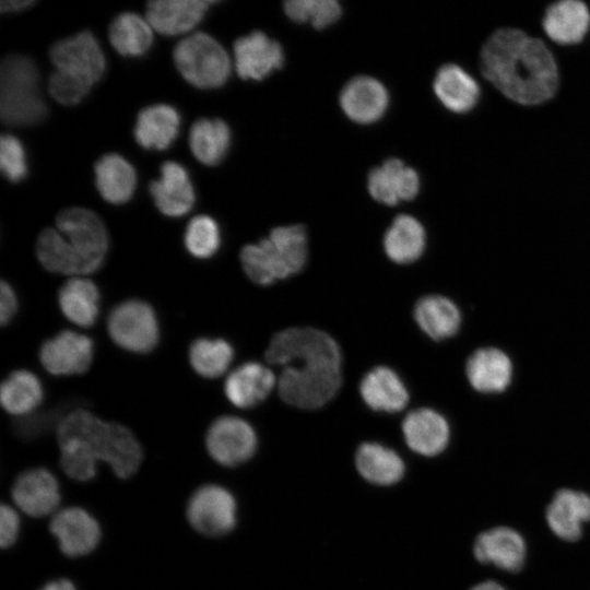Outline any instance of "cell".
<instances>
[{
	"label": "cell",
	"mask_w": 590,
	"mask_h": 590,
	"mask_svg": "<svg viewBox=\"0 0 590 590\" xmlns=\"http://www.w3.org/2000/svg\"><path fill=\"white\" fill-rule=\"evenodd\" d=\"M271 365L282 367L278 388L281 399L299 409H317L338 392L341 352L326 332L294 327L273 335L266 351Z\"/></svg>",
	"instance_id": "1"
},
{
	"label": "cell",
	"mask_w": 590,
	"mask_h": 590,
	"mask_svg": "<svg viewBox=\"0 0 590 590\" xmlns=\"http://www.w3.org/2000/svg\"><path fill=\"white\" fill-rule=\"evenodd\" d=\"M480 64L487 81L521 105L544 103L558 87V69L551 50L520 30L495 31L482 47Z\"/></svg>",
	"instance_id": "2"
},
{
	"label": "cell",
	"mask_w": 590,
	"mask_h": 590,
	"mask_svg": "<svg viewBox=\"0 0 590 590\" xmlns=\"http://www.w3.org/2000/svg\"><path fill=\"white\" fill-rule=\"evenodd\" d=\"M57 440L58 444L82 445L121 479L134 474L143 457L139 440L128 427L105 422L84 409H73L61 418L57 425Z\"/></svg>",
	"instance_id": "3"
},
{
	"label": "cell",
	"mask_w": 590,
	"mask_h": 590,
	"mask_svg": "<svg viewBox=\"0 0 590 590\" xmlns=\"http://www.w3.org/2000/svg\"><path fill=\"white\" fill-rule=\"evenodd\" d=\"M307 260V235L304 226L273 228L267 238L249 244L240 251L247 276L259 285H270L303 270Z\"/></svg>",
	"instance_id": "4"
},
{
	"label": "cell",
	"mask_w": 590,
	"mask_h": 590,
	"mask_svg": "<svg viewBox=\"0 0 590 590\" xmlns=\"http://www.w3.org/2000/svg\"><path fill=\"white\" fill-rule=\"evenodd\" d=\"M38 69L33 59L8 55L0 66V118L10 127L35 126L47 116L38 88Z\"/></svg>",
	"instance_id": "5"
},
{
	"label": "cell",
	"mask_w": 590,
	"mask_h": 590,
	"mask_svg": "<svg viewBox=\"0 0 590 590\" xmlns=\"http://www.w3.org/2000/svg\"><path fill=\"white\" fill-rule=\"evenodd\" d=\"M176 68L198 88L222 86L231 74V60L223 46L205 33H194L174 48Z\"/></svg>",
	"instance_id": "6"
},
{
	"label": "cell",
	"mask_w": 590,
	"mask_h": 590,
	"mask_svg": "<svg viewBox=\"0 0 590 590\" xmlns=\"http://www.w3.org/2000/svg\"><path fill=\"white\" fill-rule=\"evenodd\" d=\"M56 228L80 259L85 274L102 267L108 249V234L94 212L84 208L64 209L56 217Z\"/></svg>",
	"instance_id": "7"
},
{
	"label": "cell",
	"mask_w": 590,
	"mask_h": 590,
	"mask_svg": "<svg viewBox=\"0 0 590 590\" xmlns=\"http://www.w3.org/2000/svg\"><path fill=\"white\" fill-rule=\"evenodd\" d=\"M107 329L121 349L143 354L151 352L160 339V326L152 306L141 299H127L113 308Z\"/></svg>",
	"instance_id": "8"
},
{
	"label": "cell",
	"mask_w": 590,
	"mask_h": 590,
	"mask_svg": "<svg viewBox=\"0 0 590 590\" xmlns=\"http://www.w3.org/2000/svg\"><path fill=\"white\" fill-rule=\"evenodd\" d=\"M187 519L190 526L203 535H224L236 526V499L227 488L221 485H203L189 498Z\"/></svg>",
	"instance_id": "9"
},
{
	"label": "cell",
	"mask_w": 590,
	"mask_h": 590,
	"mask_svg": "<svg viewBox=\"0 0 590 590\" xmlns=\"http://www.w3.org/2000/svg\"><path fill=\"white\" fill-rule=\"evenodd\" d=\"M205 447L215 462L224 467H236L253 456L257 435L245 420L231 415L221 416L208 428Z\"/></svg>",
	"instance_id": "10"
},
{
	"label": "cell",
	"mask_w": 590,
	"mask_h": 590,
	"mask_svg": "<svg viewBox=\"0 0 590 590\" xmlns=\"http://www.w3.org/2000/svg\"><path fill=\"white\" fill-rule=\"evenodd\" d=\"M49 57L56 70L78 75L91 84L99 81L105 73V56L90 31H82L55 43Z\"/></svg>",
	"instance_id": "11"
},
{
	"label": "cell",
	"mask_w": 590,
	"mask_h": 590,
	"mask_svg": "<svg viewBox=\"0 0 590 590\" xmlns=\"http://www.w3.org/2000/svg\"><path fill=\"white\" fill-rule=\"evenodd\" d=\"M94 357L91 338L64 330L46 340L39 349L43 367L55 376H71L85 373Z\"/></svg>",
	"instance_id": "12"
},
{
	"label": "cell",
	"mask_w": 590,
	"mask_h": 590,
	"mask_svg": "<svg viewBox=\"0 0 590 590\" xmlns=\"http://www.w3.org/2000/svg\"><path fill=\"white\" fill-rule=\"evenodd\" d=\"M49 530L57 539L61 552L69 557L91 553L101 539L98 522L80 507H67L58 510L51 517Z\"/></svg>",
	"instance_id": "13"
},
{
	"label": "cell",
	"mask_w": 590,
	"mask_h": 590,
	"mask_svg": "<svg viewBox=\"0 0 590 590\" xmlns=\"http://www.w3.org/2000/svg\"><path fill=\"white\" fill-rule=\"evenodd\" d=\"M11 495L15 506L31 517L40 518L58 511L59 484L44 468L21 473L13 483Z\"/></svg>",
	"instance_id": "14"
},
{
	"label": "cell",
	"mask_w": 590,
	"mask_h": 590,
	"mask_svg": "<svg viewBox=\"0 0 590 590\" xmlns=\"http://www.w3.org/2000/svg\"><path fill=\"white\" fill-rule=\"evenodd\" d=\"M235 67L244 80H262L282 67L281 45L262 32H252L234 43Z\"/></svg>",
	"instance_id": "15"
},
{
	"label": "cell",
	"mask_w": 590,
	"mask_h": 590,
	"mask_svg": "<svg viewBox=\"0 0 590 590\" xmlns=\"http://www.w3.org/2000/svg\"><path fill=\"white\" fill-rule=\"evenodd\" d=\"M150 192L156 208L172 217L188 213L194 203V190L188 172L172 161L162 164L161 178L151 182Z\"/></svg>",
	"instance_id": "16"
},
{
	"label": "cell",
	"mask_w": 590,
	"mask_h": 590,
	"mask_svg": "<svg viewBox=\"0 0 590 590\" xmlns=\"http://www.w3.org/2000/svg\"><path fill=\"white\" fill-rule=\"evenodd\" d=\"M402 433L408 447L425 457L442 452L450 436L446 418L432 409L410 412L402 423Z\"/></svg>",
	"instance_id": "17"
},
{
	"label": "cell",
	"mask_w": 590,
	"mask_h": 590,
	"mask_svg": "<svg viewBox=\"0 0 590 590\" xmlns=\"http://www.w3.org/2000/svg\"><path fill=\"white\" fill-rule=\"evenodd\" d=\"M473 552L475 558L484 564L508 570H519L526 558L523 538L508 527H496L482 532L475 540Z\"/></svg>",
	"instance_id": "18"
},
{
	"label": "cell",
	"mask_w": 590,
	"mask_h": 590,
	"mask_svg": "<svg viewBox=\"0 0 590 590\" xmlns=\"http://www.w3.org/2000/svg\"><path fill=\"white\" fill-rule=\"evenodd\" d=\"M368 190L376 201L394 205L402 200H412L418 193L420 178L402 161L389 158L369 173Z\"/></svg>",
	"instance_id": "19"
},
{
	"label": "cell",
	"mask_w": 590,
	"mask_h": 590,
	"mask_svg": "<svg viewBox=\"0 0 590 590\" xmlns=\"http://www.w3.org/2000/svg\"><path fill=\"white\" fill-rule=\"evenodd\" d=\"M386 87L370 76H357L347 82L340 95L345 115L358 123L377 121L388 107Z\"/></svg>",
	"instance_id": "20"
},
{
	"label": "cell",
	"mask_w": 590,
	"mask_h": 590,
	"mask_svg": "<svg viewBox=\"0 0 590 590\" xmlns=\"http://www.w3.org/2000/svg\"><path fill=\"white\" fill-rule=\"evenodd\" d=\"M275 382L276 378L270 368L257 362H248L227 376L224 393L233 405L248 409L262 402Z\"/></svg>",
	"instance_id": "21"
},
{
	"label": "cell",
	"mask_w": 590,
	"mask_h": 590,
	"mask_svg": "<svg viewBox=\"0 0 590 590\" xmlns=\"http://www.w3.org/2000/svg\"><path fill=\"white\" fill-rule=\"evenodd\" d=\"M212 1L156 0L146 5V20L161 34L173 36L189 32L204 16Z\"/></svg>",
	"instance_id": "22"
},
{
	"label": "cell",
	"mask_w": 590,
	"mask_h": 590,
	"mask_svg": "<svg viewBox=\"0 0 590 590\" xmlns=\"http://www.w3.org/2000/svg\"><path fill=\"white\" fill-rule=\"evenodd\" d=\"M590 520V497L574 489H559L546 509L550 529L560 539L576 541L582 523Z\"/></svg>",
	"instance_id": "23"
},
{
	"label": "cell",
	"mask_w": 590,
	"mask_h": 590,
	"mask_svg": "<svg viewBox=\"0 0 590 590\" xmlns=\"http://www.w3.org/2000/svg\"><path fill=\"white\" fill-rule=\"evenodd\" d=\"M590 27V12L586 3L563 0L551 4L543 17L547 37L560 45L580 43Z\"/></svg>",
	"instance_id": "24"
},
{
	"label": "cell",
	"mask_w": 590,
	"mask_h": 590,
	"mask_svg": "<svg viewBox=\"0 0 590 590\" xmlns=\"http://www.w3.org/2000/svg\"><path fill=\"white\" fill-rule=\"evenodd\" d=\"M361 397L374 411L394 413L405 408L409 392L396 371L378 366L368 371L359 385Z\"/></svg>",
	"instance_id": "25"
},
{
	"label": "cell",
	"mask_w": 590,
	"mask_h": 590,
	"mask_svg": "<svg viewBox=\"0 0 590 590\" xmlns=\"http://www.w3.org/2000/svg\"><path fill=\"white\" fill-rule=\"evenodd\" d=\"M180 126L178 111L167 104L143 108L137 117L134 139L146 150H165L176 139Z\"/></svg>",
	"instance_id": "26"
},
{
	"label": "cell",
	"mask_w": 590,
	"mask_h": 590,
	"mask_svg": "<svg viewBox=\"0 0 590 590\" xmlns=\"http://www.w3.org/2000/svg\"><path fill=\"white\" fill-rule=\"evenodd\" d=\"M355 467L366 482L377 486L394 485L405 473V464L399 453L374 441L359 445Z\"/></svg>",
	"instance_id": "27"
},
{
	"label": "cell",
	"mask_w": 590,
	"mask_h": 590,
	"mask_svg": "<svg viewBox=\"0 0 590 590\" xmlns=\"http://www.w3.org/2000/svg\"><path fill=\"white\" fill-rule=\"evenodd\" d=\"M512 365L500 350L485 347L475 351L467 363V377L480 392H500L510 384Z\"/></svg>",
	"instance_id": "28"
},
{
	"label": "cell",
	"mask_w": 590,
	"mask_h": 590,
	"mask_svg": "<svg viewBox=\"0 0 590 590\" xmlns=\"http://www.w3.org/2000/svg\"><path fill=\"white\" fill-rule=\"evenodd\" d=\"M96 188L104 200L113 204L129 201L137 185L133 166L121 155H103L94 166Z\"/></svg>",
	"instance_id": "29"
},
{
	"label": "cell",
	"mask_w": 590,
	"mask_h": 590,
	"mask_svg": "<svg viewBox=\"0 0 590 590\" xmlns=\"http://www.w3.org/2000/svg\"><path fill=\"white\" fill-rule=\"evenodd\" d=\"M99 291L94 282L82 276L68 280L58 292V304L72 323L88 328L99 315Z\"/></svg>",
	"instance_id": "30"
},
{
	"label": "cell",
	"mask_w": 590,
	"mask_h": 590,
	"mask_svg": "<svg viewBox=\"0 0 590 590\" xmlns=\"http://www.w3.org/2000/svg\"><path fill=\"white\" fill-rule=\"evenodd\" d=\"M434 91L446 108L459 114L471 110L480 97L477 82L456 64H446L438 70Z\"/></svg>",
	"instance_id": "31"
},
{
	"label": "cell",
	"mask_w": 590,
	"mask_h": 590,
	"mask_svg": "<svg viewBox=\"0 0 590 590\" xmlns=\"http://www.w3.org/2000/svg\"><path fill=\"white\" fill-rule=\"evenodd\" d=\"M414 318L418 327L434 340L452 337L461 324V314L456 304L439 295L418 299Z\"/></svg>",
	"instance_id": "32"
},
{
	"label": "cell",
	"mask_w": 590,
	"mask_h": 590,
	"mask_svg": "<svg viewBox=\"0 0 590 590\" xmlns=\"http://www.w3.org/2000/svg\"><path fill=\"white\" fill-rule=\"evenodd\" d=\"M387 256L397 263H411L420 258L425 248V231L411 215H399L389 226L384 238Z\"/></svg>",
	"instance_id": "33"
},
{
	"label": "cell",
	"mask_w": 590,
	"mask_h": 590,
	"mask_svg": "<svg viewBox=\"0 0 590 590\" xmlns=\"http://www.w3.org/2000/svg\"><path fill=\"white\" fill-rule=\"evenodd\" d=\"M44 389L38 377L27 369L12 371L0 387V402L5 412L28 415L42 403Z\"/></svg>",
	"instance_id": "34"
},
{
	"label": "cell",
	"mask_w": 590,
	"mask_h": 590,
	"mask_svg": "<svg viewBox=\"0 0 590 590\" xmlns=\"http://www.w3.org/2000/svg\"><path fill=\"white\" fill-rule=\"evenodd\" d=\"M229 143V128L221 119L200 118L190 128V150L204 165L219 164L225 157Z\"/></svg>",
	"instance_id": "35"
},
{
	"label": "cell",
	"mask_w": 590,
	"mask_h": 590,
	"mask_svg": "<svg viewBox=\"0 0 590 590\" xmlns=\"http://www.w3.org/2000/svg\"><path fill=\"white\" fill-rule=\"evenodd\" d=\"M111 46L125 57H140L152 46V26L140 15L123 12L116 16L108 30Z\"/></svg>",
	"instance_id": "36"
},
{
	"label": "cell",
	"mask_w": 590,
	"mask_h": 590,
	"mask_svg": "<svg viewBox=\"0 0 590 590\" xmlns=\"http://www.w3.org/2000/svg\"><path fill=\"white\" fill-rule=\"evenodd\" d=\"M36 256L40 264L49 272L84 275L82 263L57 228L48 227L40 232L36 240Z\"/></svg>",
	"instance_id": "37"
},
{
	"label": "cell",
	"mask_w": 590,
	"mask_h": 590,
	"mask_svg": "<svg viewBox=\"0 0 590 590\" xmlns=\"http://www.w3.org/2000/svg\"><path fill=\"white\" fill-rule=\"evenodd\" d=\"M234 357L232 345L222 339L200 338L189 347L193 370L205 378H216L226 371Z\"/></svg>",
	"instance_id": "38"
},
{
	"label": "cell",
	"mask_w": 590,
	"mask_h": 590,
	"mask_svg": "<svg viewBox=\"0 0 590 590\" xmlns=\"http://www.w3.org/2000/svg\"><path fill=\"white\" fill-rule=\"evenodd\" d=\"M184 241L188 252L198 259H208L216 253L221 244L220 228L208 215L192 217L185 232Z\"/></svg>",
	"instance_id": "39"
},
{
	"label": "cell",
	"mask_w": 590,
	"mask_h": 590,
	"mask_svg": "<svg viewBox=\"0 0 590 590\" xmlns=\"http://www.w3.org/2000/svg\"><path fill=\"white\" fill-rule=\"evenodd\" d=\"M284 11L295 22L324 28L340 17L341 5L334 0H290L284 3Z\"/></svg>",
	"instance_id": "40"
},
{
	"label": "cell",
	"mask_w": 590,
	"mask_h": 590,
	"mask_svg": "<svg viewBox=\"0 0 590 590\" xmlns=\"http://www.w3.org/2000/svg\"><path fill=\"white\" fill-rule=\"evenodd\" d=\"M60 465L72 480L88 481L97 471L98 460L83 446L75 442L59 444Z\"/></svg>",
	"instance_id": "41"
},
{
	"label": "cell",
	"mask_w": 590,
	"mask_h": 590,
	"mask_svg": "<svg viewBox=\"0 0 590 590\" xmlns=\"http://www.w3.org/2000/svg\"><path fill=\"white\" fill-rule=\"evenodd\" d=\"M92 85L88 81L61 70H55L48 79L50 96L67 106L79 104L87 95Z\"/></svg>",
	"instance_id": "42"
},
{
	"label": "cell",
	"mask_w": 590,
	"mask_h": 590,
	"mask_svg": "<svg viewBox=\"0 0 590 590\" xmlns=\"http://www.w3.org/2000/svg\"><path fill=\"white\" fill-rule=\"evenodd\" d=\"M0 168L11 182H19L27 174V163L21 141L12 134H2L0 139Z\"/></svg>",
	"instance_id": "43"
},
{
	"label": "cell",
	"mask_w": 590,
	"mask_h": 590,
	"mask_svg": "<svg viewBox=\"0 0 590 590\" xmlns=\"http://www.w3.org/2000/svg\"><path fill=\"white\" fill-rule=\"evenodd\" d=\"M20 532V518L16 511L8 506L0 507V544L2 548L13 545Z\"/></svg>",
	"instance_id": "44"
},
{
	"label": "cell",
	"mask_w": 590,
	"mask_h": 590,
	"mask_svg": "<svg viewBox=\"0 0 590 590\" xmlns=\"http://www.w3.org/2000/svg\"><path fill=\"white\" fill-rule=\"evenodd\" d=\"M19 302L13 287L1 281L0 286V322L2 326L8 324L16 315Z\"/></svg>",
	"instance_id": "45"
},
{
	"label": "cell",
	"mask_w": 590,
	"mask_h": 590,
	"mask_svg": "<svg viewBox=\"0 0 590 590\" xmlns=\"http://www.w3.org/2000/svg\"><path fill=\"white\" fill-rule=\"evenodd\" d=\"M34 3H35V1H33V0L1 1L0 2V10L2 12H19V11L27 9L28 7L33 5Z\"/></svg>",
	"instance_id": "46"
},
{
	"label": "cell",
	"mask_w": 590,
	"mask_h": 590,
	"mask_svg": "<svg viewBox=\"0 0 590 590\" xmlns=\"http://www.w3.org/2000/svg\"><path fill=\"white\" fill-rule=\"evenodd\" d=\"M40 590H76L68 579H57L46 583Z\"/></svg>",
	"instance_id": "47"
},
{
	"label": "cell",
	"mask_w": 590,
	"mask_h": 590,
	"mask_svg": "<svg viewBox=\"0 0 590 590\" xmlns=\"http://www.w3.org/2000/svg\"><path fill=\"white\" fill-rule=\"evenodd\" d=\"M470 590H505V588L498 582L487 580L472 587Z\"/></svg>",
	"instance_id": "48"
}]
</instances>
